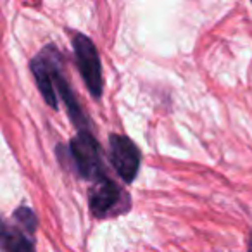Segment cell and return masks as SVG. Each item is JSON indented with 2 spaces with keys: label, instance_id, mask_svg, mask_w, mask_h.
Instances as JSON below:
<instances>
[{
  "label": "cell",
  "instance_id": "5b68a950",
  "mask_svg": "<svg viewBox=\"0 0 252 252\" xmlns=\"http://www.w3.org/2000/svg\"><path fill=\"white\" fill-rule=\"evenodd\" d=\"M123 190L114 182L104 176L102 180L95 182V187L90 192V209L94 216L105 218L112 213H118L121 206V199H125Z\"/></svg>",
  "mask_w": 252,
  "mask_h": 252
},
{
  "label": "cell",
  "instance_id": "7a4b0ae2",
  "mask_svg": "<svg viewBox=\"0 0 252 252\" xmlns=\"http://www.w3.org/2000/svg\"><path fill=\"white\" fill-rule=\"evenodd\" d=\"M67 156L73 162L78 175L87 180H98L104 178V169L100 161V145L90 133V130L78 131L76 137L69 142Z\"/></svg>",
  "mask_w": 252,
  "mask_h": 252
},
{
  "label": "cell",
  "instance_id": "8992f818",
  "mask_svg": "<svg viewBox=\"0 0 252 252\" xmlns=\"http://www.w3.org/2000/svg\"><path fill=\"white\" fill-rule=\"evenodd\" d=\"M0 252H35L32 235L0 216Z\"/></svg>",
  "mask_w": 252,
  "mask_h": 252
},
{
  "label": "cell",
  "instance_id": "52a82bcc",
  "mask_svg": "<svg viewBox=\"0 0 252 252\" xmlns=\"http://www.w3.org/2000/svg\"><path fill=\"white\" fill-rule=\"evenodd\" d=\"M14 224H18L21 230H25L28 235H33L35 233V230H36V216H35V213H33L30 207H26V206H21V207H18V209L14 211Z\"/></svg>",
  "mask_w": 252,
  "mask_h": 252
},
{
  "label": "cell",
  "instance_id": "6da1fadb",
  "mask_svg": "<svg viewBox=\"0 0 252 252\" xmlns=\"http://www.w3.org/2000/svg\"><path fill=\"white\" fill-rule=\"evenodd\" d=\"M32 73L36 80V87L42 92L43 100L50 107L57 109V105H59L57 98H61L78 131L90 130L87 116L83 114L76 100V95L73 94L66 76H64L63 59H61V54L57 52L56 47L47 45L42 52L36 54L35 59L32 61Z\"/></svg>",
  "mask_w": 252,
  "mask_h": 252
},
{
  "label": "cell",
  "instance_id": "277c9868",
  "mask_svg": "<svg viewBox=\"0 0 252 252\" xmlns=\"http://www.w3.org/2000/svg\"><path fill=\"white\" fill-rule=\"evenodd\" d=\"M109 159H111V164L114 166L116 173L126 183H131L137 178L142 158L138 147L128 137L125 135L109 137Z\"/></svg>",
  "mask_w": 252,
  "mask_h": 252
},
{
  "label": "cell",
  "instance_id": "ba28073f",
  "mask_svg": "<svg viewBox=\"0 0 252 252\" xmlns=\"http://www.w3.org/2000/svg\"><path fill=\"white\" fill-rule=\"evenodd\" d=\"M249 252H252V238H251V245H249Z\"/></svg>",
  "mask_w": 252,
  "mask_h": 252
},
{
  "label": "cell",
  "instance_id": "3957f363",
  "mask_svg": "<svg viewBox=\"0 0 252 252\" xmlns=\"http://www.w3.org/2000/svg\"><path fill=\"white\" fill-rule=\"evenodd\" d=\"M73 49L76 54V64L80 69L81 78L85 80V85L90 90V94L95 98L102 94V66L98 59L97 49L94 42L88 36L76 33L73 36Z\"/></svg>",
  "mask_w": 252,
  "mask_h": 252
}]
</instances>
